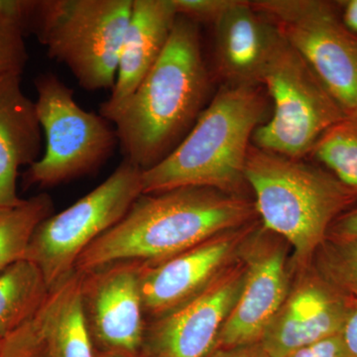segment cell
I'll use <instances>...</instances> for the list:
<instances>
[{
	"label": "cell",
	"mask_w": 357,
	"mask_h": 357,
	"mask_svg": "<svg viewBox=\"0 0 357 357\" xmlns=\"http://www.w3.org/2000/svg\"><path fill=\"white\" fill-rule=\"evenodd\" d=\"M210 84L199 24L178 15L165 50L132 95L100 105L123 159L142 171L165 159L206 107Z\"/></svg>",
	"instance_id": "cell-1"
},
{
	"label": "cell",
	"mask_w": 357,
	"mask_h": 357,
	"mask_svg": "<svg viewBox=\"0 0 357 357\" xmlns=\"http://www.w3.org/2000/svg\"><path fill=\"white\" fill-rule=\"evenodd\" d=\"M255 213V204L211 188L142 194L79 255L75 270L89 273L121 261L156 264L241 227Z\"/></svg>",
	"instance_id": "cell-2"
},
{
	"label": "cell",
	"mask_w": 357,
	"mask_h": 357,
	"mask_svg": "<svg viewBox=\"0 0 357 357\" xmlns=\"http://www.w3.org/2000/svg\"><path fill=\"white\" fill-rule=\"evenodd\" d=\"M266 110L260 84H225L182 142L143 171V194L204 187L236 195L246 184L249 141L263 124Z\"/></svg>",
	"instance_id": "cell-3"
},
{
	"label": "cell",
	"mask_w": 357,
	"mask_h": 357,
	"mask_svg": "<svg viewBox=\"0 0 357 357\" xmlns=\"http://www.w3.org/2000/svg\"><path fill=\"white\" fill-rule=\"evenodd\" d=\"M246 184L264 229L285 238L305 263L326 241L335 218L357 197L321 167L250 145Z\"/></svg>",
	"instance_id": "cell-4"
},
{
	"label": "cell",
	"mask_w": 357,
	"mask_h": 357,
	"mask_svg": "<svg viewBox=\"0 0 357 357\" xmlns=\"http://www.w3.org/2000/svg\"><path fill=\"white\" fill-rule=\"evenodd\" d=\"M133 0H33L28 31L88 91L112 89Z\"/></svg>",
	"instance_id": "cell-5"
},
{
	"label": "cell",
	"mask_w": 357,
	"mask_h": 357,
	"mask_svg": "<svg viewBox=\"0 0 357 357\" xmlns=\"http://www.w3.org/2000/svg\"><path fill=\"white\" fill-rule=\"evenodd\" d=\"M261 84L271 96L273 114L253 134L256 147L289 158H304L328 128L347 116L314 70L280 33Z\"/></svg>",
	"instance_id": "cell-6"
},
{
	"label": "cell",
	"mask_w": 357,
	"mask_h": 357,
	"mask_svg": "<svg viewBox=\"0 0 357 357\" xmlns=\"http://www.w3.org/2000/svg\"><path fill=\"white\" fill-rule=\"evenodd\" d=\"M34 84L46 145L41 157L28 167L26 185L54 187L100 168L119 147L114 126L102 115L84 109L57 75H38Z\"/></svg>",
	"instance_id": "cell-7"
},
{
	"label": "cell",
	"mask_w": 357,
	"mask_h": 357,
	"mask_svg": "<svg viewBox=\"0 0 357 357\" xmlns=\"http://www.w3.org/2000/svg\"><path fill=\"white\" fill-rule=\"evenodd\" d=\"M142 173L123 159L105 182L36 227L24 258L40 268L51 291L75 271L86 248L116 225L143 194Z\"/></svg>",
	"instance_id": "cell-8"
},
{
	"label": "cell",
	"mask_w": 357,
	"mask_h": 357,
	"mask_svg": "<svg viewBox=\"0 0 357 357\" xmlns=\"http://www.w3.org/2000/svg\"><path fill=\"white\" fill-rule=\"evenodd\" d=\"M250 3L304 58L345 114H357V36L345 27L337 2L255 0Z\"/></svg>",
	"instance_id": "cell-9"
},
{
	"label": "cell",
	"mask_w": 357,
	"mask_h": 357,
	"mask_svg": "<svg viewBox=\"0 0 357 357\" xmlns=\"http://www.w3.org/2000/svg\"><path fill=\"white\" fill-rule=\"evenodd\" d=\"M139 261H121L82 274L89 332L102 354L137 357L146 328L141 298Z\"/></svg>",
	"instance_id": "cell-10"
},
{
	"label": "cell",
	"mask_w": 357,
	"mask_h": 357,
	"mask_svg": "<svg viewBox=\"0 0 357 357\" xmlns=\"http://www.w3.org/2000/svg\"><path fill=\"white\" fill-rule=\"evenodd\" d=\"M245 279V268L220 275L182 306L157 319L145 333L149 357H206L234 309Z\"/></svg>",
	"instance_id": "cell-11"
},
{
	"label": "cell",
	"mask_w": 357,
	"mask_h": 357,
	"mask_svg": "<svg viewBox=\"0 0 357 357\" xmlns=\"http://www.w3.org/2000/svg\"><path fill=\"white\" fill-rule=\"evenodd\" d=\"M351 298L321 276L304 279L289 294L260 340L266 357H287L301 347L342 332Z\"/></svg>",
	"instance_id": "cell-12"
},
{
	"label": "cell",
	"mask_w": 357,
	"mask_h": 357,
	"mask_svg": "<svg viewBox=\"0 0 357 357\" xmlns=\"http://www.w3.org/2000/svg\"><path fill=\"white\" fill-rule=\"evenodd\" d=\"M238 236L230 230L156 264L141 262L144 314L165 316L208 287L234 253Z\"/></svg>",
	"instance_id": "cell-13"
},
{
	"label": "cell",
	"mask_w": 357,
	"mask_h": 357,
	"mask_svg": "<svg viewBox=\"0 0 357 357\" xmlns=\"http://www.w3.org/2000/svg\"><path fill=\"white\" fill-rule=\"evenodd\" d=\"M288 291L285 251L274 246L251 253L243 287L218 335L215 347L230 349L260 342L287 299Z\"/></svg>",
	"instance_id": "cell-14"
},
{
	"label": "cell",
	"mask_w": 357,
	"mask_h": 357,
	"mask_svg": "<svg viewBox=\"0 0 357 357\" xmlns=\"http://www.w3.org/2000/svg\"><path fill=\"white\" fill-rule=\"evenodd\" d=\"M217 69L227 84H260L279 32L250 1L234 0L215 21Z\"/></svg>",
	"instance_id": "cell-15"
},
{
	"label": "cell",
	"mask_w": 357,
	"mask_h": 357,
	"mask_svg": "<svg viewBox=\"0 0 357 357\" xmlns=\"http://www.w3.org/2000/svg\"><path fill=\"white\" fill-rule=\"evenodd\" d=\"M22 74L0 76V208L18 206L17 177L42 155V128L35 102L21 86Z\"/></svg>",
	"instance_id": "cell-16"
},
{
	"label": "cell",
	"mask_w": 357,
	"mask_h": 357,
	"mask_svg": "<svg viewBox=\"0 0 357 357\" xmlns=\"http://www.w3.org/2000/svg\"><path fill=\"white\" fill-rule=\"evenodd\" d=\"M177 17L172 0H133L116 81L102 103L115 105L132 95L165 50Z\"/></svg>",
	"instance_id": "cell-17"
},
{
	"label": "cell",
	"mask_w": 357,
	"mask_h": 357,
	"mask_svg": "<svg viewBox=\"0 0 357 357\" xmlns=\"http://www.w3.org/2000/svg\"><path fill=\"white\" fill-rule=\"evenodd\" d=\"M82 279L75 270L44 304L47 340L53 357H98L84 312Z\"/></svg>",
	"instance_id": "cell-18"
},
{
	"label": "cell",
	"mask_w": 357,
	"mask_h": 357,
	"mask_svg": "<svg viewBox=\"0 0 357 357\" xmlns=\"http://www.w3.org/2000/svg\"><path fill=\"white\" fill-rule=\"evenodd\" d=\"M52 291L35 263L22 259L0 273V340L34 318Z\"/></svg>",
	"instance_id": "cell-19"
},
{
	"label": "cell",
	"mask_w": 357,
	"mask_h": 357,
	"mask_svg": "<svg viewBox=\"0 0 357 357\" xmlns=\"http://www.w3.org/2000/svg\"><path fill=\"white\" fill-rule=\"evenodd\" d=\"M54 213L50 196L40 194L20 204L0 208V273L24 258L35 229Z\"/></svg>",
	"instance_id": "cell-20"
},
{
	"label": "cell",
	"mask_w": 357,
	"mask_h": 357,
	"mask_svg": "<svg viewBox=\"0 0 357 357\" xmlns=\"http://www.w3.org/2000/svg\"><path fill=\"white\" fill-rule=\"evenodd\" d=\"M310 155L357 197V114L328 128Z\"/></svg>",
	"instance_id": "cell-21"
},
{
	"label": "cell",
	"mask_w": 357,
	"mask_h": 357,
	"mask_svg": "<svg viewBox=\"0 0 357 357\" xmlns=\"http://www.w3.org/2000/svg\"><path fill=\"white\" fill-rule=\"evenodd\" d=\"M319 276L351 299H357V238H326L318 251Z\"/></svg>",
	"instance_id": "cell-22"
},
{
	"label": "cell",
	"mask_w": 357,
	"mask_h": 357,
	"mask_svg": "<svg viewBox=\"0 0 357 357\" xmlns=\"http://www.w3.org/2000/svg\"><path fill=\"white\" fill-rule=\"evenodd\" d=\"M0 357H53L47 340L44 305L34 318L2 340Z\"/></svg>",
	"instance_id": "cell-23"
},
{
	"label": "cell",
	"mask_w": 357,
	"mask_h": 357,
	"mask_svg": "<svg viewBox=\"0 0 357 357\" xmlns=\"http://www.w3.org/2000/svg\"><path fill=\"white\" fill-rule=\"evenodd\" d=\"M25 33L0 17V76L22 74L28 60Z\"/></svg>",
	"instance_id": "cell-24"
},
{
	"label": "cell",
	"mask_w": 357,
	"mask_h": 357,
	"mask_svg": "<svg viewBox=\"0 0 357 357\" xmlns=\"http://www.w3.org/2000/svg\"><path fill=\"white\" fill-rule=\"evenodd\" d=\"M178 15L184 16L195 23L215 24L234 0H172Z\"/></svg>",
	"instance_id": "cell-25"
},
{
	"label": "cell",
	"mask_w": 357,
	"mask_h": 357,
	"mask_svg": "<svg viewBox=\"0 0 357 357\" xmlns=\"http://www.w3.org/2000/svg\"><path fill=\"white\" fill-rule=\"evenodd\" d=\"M287 357H351L342 335H331L306 347H301Z\"/></svg>",
	"instance_id": "cell-26"
},
{
	"label": "cell",
	"mask_w": 357,
	"mask_h": 357,
	"mask_svg": "<svg viewBox=\"0 0 357 357\" xmlns=\"http://www.w3.org/2000/svg\"><path fill=\"white\" fill-rule=\"evenodd\" d=\"M326 238L349 241L357 238V206L342 213L328 229Z\"/></svg>",
	"instance_id": "cell-27"
},
{
	"label": "cell",
	"mask_w": 357,
	"mask_h": 357,
	"mask_svg": "<svg viewBox=\"0 0 357 357\" xmlns=\"http://www.w3.org/2000/svg\"><path fill=\"white\" fill-rule=\"evenodd\" d=\"M342 340L351 357H357V299L352 300L351 309L342 326Z\"/></svg>",
	"instance_id": "cell-28"
},
{
	"label": "cell",
	"mask_w": 357,
	"mask_h": 357,
	"mask_svg": "<svg viewBox=\"0 0 357 357\" xmlns=\"http://www.w3.org/2000/svg\"><path fill=\"white\" fill-rule=\"evenodd\" d=\"M337 2L345 27L357 36V0Z\"/></svg>",
	"instance_id": "cell-29"
},
{
	"label": "cell",
	"mask_w": 357,
	"mask_h": 357,
	"mask_svg": "<svg viewBox=\"0 0 357 357\" xmlns=\"http://www.w3.org/2000/svg\"><path fill=\"white\" fill-rule=\"evenodd\" d=\"M215 357H266L263 354L261 349L260 351L249 349L248 347H236V349H227L225 351H220L215 354Z\"/></svg>",
	"instance_id": "cell-30"
},
{
	"label": "cell",
	"mask_w": 357,
	"mask_h": 357,
	"mask_svg": "<svg viewBox=\"0 0 357 357\" xmlns=\"http://www.w3.org/2000/svg\"><path fill=\"white\" fill-rule=\"evenodd\" d=\"M98 357H119V356H109V354H98Z\"/></svg>",
	"instance_id": "cell-31"
},
{
	"label": "cell",
	"mask_w": 357,
	"mask_h": 357,
	"mask_svg": "<svg viewBox=\"0 0 357 357\" xmlns=\"http://www.w3.org/2000/svg\"><path fill=\"white\" fill-rule=\"evenodd\" d=\"M2 340H0V351H1Z\"/></svg>",
	"instance_id": "cell-32"
}]
</instances>
